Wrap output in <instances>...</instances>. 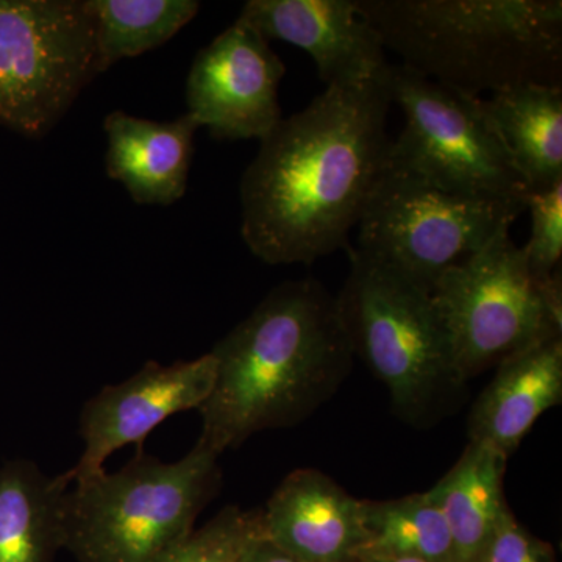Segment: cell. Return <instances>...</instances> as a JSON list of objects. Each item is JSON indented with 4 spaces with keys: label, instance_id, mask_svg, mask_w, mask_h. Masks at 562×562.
<instances>
[{
    "label": "cell",
    "instance_id": "15",
    "mask_svg": "<svg viewBox=\"0 0 562 562\" xmlns=\"http://www.w3.org/2000/svg\"><path fill=\"white\" fill-rule=\"evenodd\" d=\"M562 402V336L535 344L497 366L473 403L469 441L512 457L536 420Z\"/></svg>",
    "mask_w": 562,
    "mask_h": 562
},
{
    "label": "cell",
    "instance_id": "16",
    "mask_svg": "<svg viewBox=\"0 0 562 562\" xmlns=\"http://www.w3.org/2000/svg\"><path fill=\"white\" fill-rule=\"evenodd\" d=\"M528 194L562 181V87L524 83L482 98Z\"/></svg>",
    "mask_w": 562,
    "mask_h": 562
},
{
    "label": "cell",
    "instance_id": "22",
    "mask_svg": "<svg viewBox=\"0 0 562 562\" xmlns=\"http://www.w3.org/2000/svg\"><path fill=\"white\" fill-rule=\"evenodd\" d=\"M531 214V236L522 247L528 271L538 281L560 271L562 255V181L527 198Z\"/></svg>",
    "mask_w": 562,
    "mask_h": 562
},
{
    "label": "cell",
    "instance_id": "13",
    "mask_svg": "<svg viewBox=\"0 0 562 562\" xmlns=\"http://www.w3.org/2000/svg\"><path fill=\"white\" fill-rule=\"evenodd\" d=\"M261 527L302 562H355L366 542L361 501L317 469H297L279 484Z\"/></svg>",
    "mask_w": 562,
    "mask_h": 562
},
{
    "label": "cell",
    "instance_id": "3",
    "mask_svg": "<svg viewBox=\"0 0 562 562\" xmlns=\"http://www.w3.org/2000/svg\"><path fill=\"white\" fill-rule=\"evenodd\" d=\"M402 65L472 98L560 85L561 0H355Z\"/></svg>",
    "mask_w": 562,
    "mask_h": 562
},
{
    "label": "cell",
    "instance_id": "5",
    "mask_svg": "<svg viewBox=\"0 0 562 562\" xmlns=\"http://www.w3.org/2000/svg\"><path fill=\"white\" fill-rule=\"evenodd\" d=\"M350 271L336 295L355 358L390 392L392 412L428 428L464 401L465 384L430 292L347 247Z\"/></svg>",
    "mask_w": 562,
    "mask_h": 562
},
{
    "label": "cell",
    "instance_id": "20",
    "mask_svg": "<svg viewBox=\"0 0 562 562\" xmlns=\"http://www.w3.org/2000/svg\"><path fill=\"white\" fill-rule=\"evenodd\" d=\"M95 24L99 72L168 43L194 20L198 0H88Z\"/></svg>",
    "mask_w": 562,
    "mask_h": 562
},
{
    "label": "cell",
    "instance_id": "21",
    "mask_svg": "<svg viewBox=\"0 0 562 562\" xmlns=\"http://www.w3.org/2000/svg\"><path fill=\"white\" fill-rule=\"evenodd\" d=\"M261 530V509L225 506L220 514L151 562H233Z\"/></svg>",
    "mask_w": 562,
    "mask_h": 562
},
{
    "label": "cell",
    "instance_id": "4",
    "mask_svg": "<svg viewBox=\"0 0 562 562\" xmlns=\"http://www.w3.org/2000/svg\"><path fill=\"white\" fill-rule=\"evenodd\" d=\"M220 453L198 441L176 462L136 450L114 473L72 483L63 501V550L77 562H151L194 531L222 486Z\"/></svg>",
    "mask_w": 562,
    "mask_h": 562
},
{
    "label": "cell",
    "instance_id": "11",
    "mask_svg": "<svg viewBox=\"0 0 562 562\" xmlns=\"http://www.w3.org/2000/svg\"><path fill=\"white\" fill-rule=\"evenodd\" d=\"M216 382V361L206 353L198 360L161 366L147 361L135 375L120 384L102 387L88 398L79 417L83 453L66 472L72 483L105 471L110 454L144 439L161 422L177 413L199 409Z\"/></svg>",
    "mask_w": 562,
    "mask_h": 562
},
{
    "label": "cell",
    "instance_id": "19",
    "mask_svg": "<svg viewBox=\"0 0 562 562\" xmlns=\"http://www.w3.org/2000/svg\"><path fill=\"white\" fill-rule=\"evenodd\" d=\"M361 512L366 542L360 557L457 562L449 528L431 491L395 501H361Z\"/></svg>",
    "mask_w": 562,
    "mask_h": 562
},
{
    "label": "cell",
    "instance_id": "1",
    "mask_svg": "<svg viewBox=\"0 0 562 562\" xmlns=\"http://www.w3.org/2000/svg\"><path fill=\"white\" fill-rule=\"evenodd\" d=\"M386 76L328 87L260 139L239 184L241 235L266 265H313L347 249L390 161Z\"/></svg>",
    "mask_w": 562,
    "mask_h": 562
},
{
    "label": "cell",
    "instance_id": "14",
    "mask_svg": "<svg viewBox=\"0 0 562 562\" xmlns=\"http://www.w3.org/2000/svg\"><path fill=\"white\" fill-rule=\"evenodd\" d=\"M199 128L188 113L157 122L111 111L103 120L106 173L139 205H172L187 192Z\"/></svg>",
    "mask_w": 562,
    "mask_h": 562
},
{
    "label": "cell",
    "instance_id": "24",
    "mask_svg": "<svg viewBox=\"0 0 562 562\" xmlns=\"http://www.w3.org/2000/svg\"><path fill=\"white\" fill-rule=\"evenodd\" d=\"M233 562H302L292 554L284 552L277 543H273L261 530L251 536L241 552Z\"/></svg>",
    "mask_w": 562,
    "mask_h": 562
},
{
    "label": "cell",
    "instance_id": "25",
    "mask_svg": "<svg viewBox=\"0 0 562 562\" xmlns=\"http://www.w3.org/2000/svg\"><path fill=\"white\" fill-rule=\"evenodd\" d=\"M355 562H428V561L414 560V558L360 557Z\"/></svg>",
    "mask_w": 562,
    "mask_h": 562
},
{
    "label": "cell",
    "instance_id": "8",
    "mask_svg": "<svg viewBox=\"0 0 562 562\" xmlns=\"http://www.w3.org/2000/svg\"><path fill=\"white\" fill-rule=\"evenodd\" d=\"M527 210L438 190L387 162L358 222L355 249L431 292Z\"/></svg>",
    "mask_w": 562,
    "mask_h": 562
},
{
    "label": "cell",
    "instance_id": "17",
    "mask_svg": "<svg viewBox=\"0 0 562 562\" xmlns=\"http://www.w3.org/2000/svg\"><path fill=\"white\" fill-rule=\"evenodd\" d=\"M508 458L469 441L460 460L431 487L449 528L454 561L484 562L503 514L509 508L503 492Z\"/></svg>",
    "mask_w": 562,
    "mask_h": 562
},
{
    "label": "cell",
    "instance_id": "23",
    "mask_svg": "<svg viewBox=\"0 0 562 562\" xmlns=\"http://www.w3.org/2000/svg\"><path fill=\"white\" fill-rule=\"evenodd\" d=\"M484 562H557L552 543L542 541L514 517L503 514Z\"/></svg>",
    "mask_w": 562,
    "mask_h": 562
},
{
    "label": "cell",
    "instance_id": "12",
    "mask_svg": "<svg viewBox=\"0 0 562 562\" xmlns=\"http://www.w3.org/2000/svg\"><path fill=\"white\" fill-rule=\"evenodd\" d=\"M239 18L266 40L305 50L327 88L380 80L390 69L382 36L355 0H249Z\"/></svg>",
    "mask_w": 562,
    "mask_h": 562
},
{
    "label": "cell",
    "instance_id": "6",
    "mask_svg": "<svg viewBox=\"0 0 562 562\" xmlns=\"http://www.w3.org/2000/svg\"><path fill=\"white\" fill-rule=\"evenodd\" d=\"M430 295L454 371L465 384L513 355L562 336L561 272L536 280L509 228L443 273Z\"/></svg>",
    "mask_w": 562,
    "mask_h": 562
},
{
    "label": "cell",
    "instance_id": "18",
    "mask_svg": "<svg viewBox=\"0 0 562 562\" xmlns=\"http://www.w3.org/2000/svg\"><path fill=\"white\" fill-rule=\"evenodd\" d=\"M68 475H46L16 458L0 465V562H54L63 550Z\"/></svg>",
    "mask_w": 562,
    "mask_h": 562
},
{
    "label": "cell",
    "instance_id": "2",
    "mask_svg": "<svg viewBox=\"0 0 562 562\" xmlns=\"http://www.w3.org/2000/svg\"><path fill=\"white\" fill-rule=\"evenodd\" d=\"M216 382L199 408V441L216 453L290 428L330 401L353 368L336 295L314 279L284 281L213 350Z\"/></svg>",
    "mask_w": 562,
    "mask_h": 562
},
{
    "label": "cell",
    "instance_id": "7",
    "mask_svg": "<svg viewBox=\"0 0 562 562\" xmlns=\"http://www.w3.org/2000/svg\"><path fill=\"white\" fill-rule=\"evenodd\" d=\"M387 90L405 116L391 143L392 168L438 190L517 203L528 190L492 127L482 98L427 79L402 63L390 65Z\"/></svg>",
    "mask_w": 562,
    "mask_h": 562
},
{
    "label": "cell",
    "instance_id": "9",
    "mask_svg": "<svg viewBox=\"0 0 562 562\" xmlns=\"http://www.w3.org/2000/svg\"><path fill=\"white\" fill-rule=\"evenodd\" d=\"M99 74L88 0H0V125L43 138Z\"/></svg>",
    "mask_w": 562,
    "mask_h": 562
},
{
    "label": "cell",
    "instance_id": "10",
    "mask_svg": "<svg viewBox=\"0 0 562 562\" xmlns=\"http://www.w3.org/2000/svg\"><path fill=\"white\" fill-rule=\"evenodd\" d=\"M286 66L269 41L238 18L203 47L188 74L187 105L216 139H262L283 116Z\"/></svg>",
    "mask_w": 562,
    "mask_h": 562
}]
</instances>
